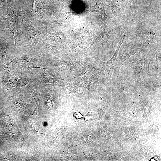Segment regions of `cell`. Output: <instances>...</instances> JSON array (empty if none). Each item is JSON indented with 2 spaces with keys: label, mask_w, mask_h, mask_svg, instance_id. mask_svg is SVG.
I'll list each match as a JSON object with an SVG mask.
<instances>
[{
  "label": "cell",
  "mask_w": 161,
  "mask_h": 161,
  "mask_svg": "<svg viewBox=\"0 0 161 161\" xmlns=\"http://www.w3.org/2000/svg\"><path fill=\"white\" fill-rule=\"evenodd\" d=\"M41 68V69L44 68H43L38 67L37 66H35V65L33 64L31 66H27L25 67L24 69L25 70H26V69L29 70L32 68Z\"/></svg>",
  "instance_id": "cell-9"
},
{
  "label": "cell",
  "mask_w": 161,
  "mask_h": 161,
  "mask_svg": "<svg viewBox=\"0 0 161 161\" xmlns=\"http://www.w3.org/2000/svg\"><path fill=\"white\" fill-rule=\"evenodd\" d=\"M27 32L29 36L34 41H37L40 34V32L32 26L31 23L27 24Z\"/></svg>",
  "instance_id": "cell-5"
},
{
  "label": "cell",
  "mask_w": 161,
  "mask_h": 161,
  "mask_svg": "<svg viewBox=\"0 0 161 161\" xmlns=\"http://www.w3.org/2000/svg\"><path fill=\"white\" fill-rule=\"evenodd\" d=\"M14 107L16 110L20 112H22L24 110L23 105L18 101H16L14 103Z\"/></svg>",
  "instance_id": "cell-8"
},
{
  "label": "cell",
  "mask_w": 161,
  "mask_h": 161,
  "mask_svg": "<svg viewBox=\"0 0 161 161\" xmlns=\"http://www.w3.org/2000/svg\"><path fill=\"white\" fill-rule=\"evenodd\" d=\"M137 50L134 47L130 46L126 47L122 52L119 54L114 66L117 69V78H118L119 71L120 68L123 65L124 62L131 55L135 54Z\"/></svg>",
  "instance_id": "cell-4"
},
{
  "label": "cell",
  "mask_w": 161,
  "mask_h": 161,
  "mask_svg": "<svg viewBox=\"0 0 161 161\" xmlns=\"http://www.w3.org/2000/svg\"><path fill=\"white\" fill-rule=\"evenodd\" d=\"M150 61L144 57H140L134 64L133 69L136 77L149 73V65Z\"/></svg>",
  "instance_id": "cell-3"
},
{
  "label": "cell",
  "mask_w": 161,
  "mask_h": 161,
  "mask_svg": "<svg viewBox=\"0 0 161 161\" xmlns=\"http://www.w3.org/2000/svg\"><path fill=\"white\" fill-rule=\"evenodd\" d=\"M25 14L22 11L18 10L9 9L7 10V14L5 20V25L12 32L14 39L15 47L18 44V33L16 29V20L18 16Z\"/></svg>",
  "instance_id": "cell-1"
},
{
  "label": "cell",
  "mask_w": 161,
  "mask_h": 161,
  "mask_svg": "<svg viewBox=\"0 0 161 161\" xmlns=\"http://www.w3.org/2000/svg\"><path fill=\"white\" fill-rule=\"evenodd\" d=\"M38 104V103L37 105L36 108L35 109V110H34V111H33V113L32 114V115L33 116H36L37 114Z\"/></svg>",
  "instance_id": "cell-10"
},
{
  "label": "cell",
  "mask_w": 161,
  "mask_h": 161,
  "mask_svg": "<svg viewBox=\"0 0 161 161\" xmlns=\"http://www.w3.org/2000/svg\"><path fill=\"white\" fill-rule=\"evenodd\" d=\"M30 125L31 129L35 133L38 134H40L42 133V131L36 123H35L30 122Z\"/></svg>",
  "instance_id": "cell-7"
},
{
  "label": "cell",
  "mask_w": 161,
  "mask_h": 161,
  "mask_svg": "<svg viewBox=\"0 0 161 161\" xmlns=\"http://www.w3.org/2000/svg\"><path fill=\"white\" fill-rule=\"evenodd\" d=\"M126 35L123 33L120 34L117 49L112 57L106 62H103L99 59L97 60L100 63V65L104 69L105 74L109 75L110 72L112 73L115 61L120 46L126 38Z\"/></svg>",
  "instance_id": "cell-2"
},
{
  "label": "cell",
  "mask_w": 161,
  "mask_h": 161,
  "mask_svg": "<svg viewBox=\"0 0 161 161\" xmlns=\"http://www.w3.org/2000/svg\"><path fill=\"white\" fill-rule=\"evenodd\" d=\"M8 45L0 48V64L6 59V54L7 49Z\"/></svg>",
  "instance_id": "cell-6"
}]
</instances>
